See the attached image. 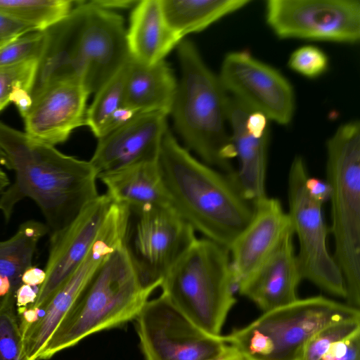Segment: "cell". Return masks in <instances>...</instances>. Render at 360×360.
Wrapping results in <instances>:
<instances>
[{
    "instance_id": "cell-1",
    "label": "cell",
    "mask_w": 360,
    "mask_h": 360,
    "mask_svg": "<svg viewBox=\"0 0 360 360\" xmlns=\"http://www.w3.org/2000/svg\"><path fill=\"white\" fill-rule=\"evenodd\" d=\"M0 164L15 174L14 183L0 198V210L6 221L15 205L30 198L53 233L99 195L98 173L89 161L67 155L1 121Z\"/></svg>"
},
{
    "instance_id": "cell-2",
    "label": "cell",
    "mask_w": 360,
    "mask_h": 360,
    "mask_svg": "<svg viewBox=\"0 0 360 360\" xmlns=\"http://www.w3.org/2000/svg\"><path fill=\"white\" fill-rule=\"evenodd\" d=\"M158 165L171 207L207 239L228 249L251 220L255 203L231 174L195 158L168 129Z\"/></svg>"
},
{
    "instance_id": "cell-3",
    "label": "cell",
    "mask_w": 360,
    "mask_h": 360,
    "mask_svg": "<svg viewBox=\"0 0 360 360\" xmlns=\"http://www.w3.org/2000/svg\"><path fill=\"white\" fill-rule=\"evenodd\" d=\"M46 32L31 97L60 80L75 81L89 94L96 93L130 58L122 16L87 1H75L70 13Z\"/></svg>"
},
{
    "instance_id": "cell-4",
    "label": "cell",
    "mask_w": 360,
    "mask_h": 360,
    "mask_svg": "<svg viewBox=\"0 0 360 360\" xmlns=\"http://www.w3.org/2000/svg\"><path fill=\"white\" fill-rule=\"evenodd\" d=\"M176 48L181 75L169 113L176 129L202 162L234 174L227 130L230 96L192 41L183 39Z\"/></svg>"
},
{
    "instance_id": "cell-5",
    "label": "cell",
    "mask_w": 360,
    "mask_h": 360,
    "mask_svg": "<svg viewBox=\"0 0 360 360\" xmlns=\"http://www.w3.org/2000/svg\"><path fill=\"white\" fill-rule=\"evenodd\" d=\"M154 290L141 283L124 245L103 264L46 342L38 360L134 320Z\"/></svg>"
},
{
    "instance_id": "cell-6",
    "label": "cell",
    "mask_w": 360,
    "mask_h": 360,
    "mask_svg": "<svg viewBox=\"0 0 360 360\" xmlns=\"http://www.w3.org/2000/svg\"><path fill=\"white\" fill-rule=\"evenodd\" d=\"M334 259L342 271L347 304L360 306V124L338 127L326 142Z\"/></svg>"
},
{
    "instance_id": "cell-7",
    "label": "cell",
    "mask_w": 360,
    "mask_h": 360,
    "mask_svg": "<svg viewBox=\"0 0 360 360\" xmlns=\"http://www.w3.org/2000/svg\"><path fill=\"white\" fill-rule=\"evenodd\" d=\"M160 288L162 294L200 329L220 336L236 302L229 250L205 238H197Z\"/></svg>"
},
{
    "instance_id": "cell-8",
    "label": "cell",
    "mask_w": 360,
    "mask_h": 360,
    "mask_svg": "<svg viewBox=\"0 0 360 360\" xmlns=\"http://www.w3.org/2000/svg\"><path fill=\"white\" fill-rule=\"evenodd\" d=\"M354 319H360L359 309L315 296L265 311L223 338L245 360H302L315 333L330 323Z\"/></svg>"
},
{
    "instance_id": "cell-9",
    "label": "cell",
    "mask_w": 360,
    "mask_h": 360,
    "mask_svg": "<svg viewBox=\"0 0 360 360\" xmlns=\"http://www.w3.org/2000/svg\"><path fill=\"white\" fill-rule=\"evenodd\" d=\"M309 176L302 157L294 158L288 176V214L294 236L298 239L297 259L302 279L335 296L346 297L344 278L328 248V228L323 205L308 193Z\"/></svg>"
},
{
    "instance_id": "cell-10",
    "label": "cell",
    "mask_w": 360,
    "mask_h": 360,
    "mask_svg": "<svg viewBox=\"0 0 360 360\" xmlns=\"http://www.w3.org/2000/svg\"><path fill=\"white\" fill-rule=\"evenodd\" d=\"M194 229L171 205L131 212L124 247L142 285L156 290L197 240Z\"/></svg>"
},
{
    "instance_id": "cell-11",
    "label": "cell",
    "mask_w": 360,
    "mask_h": 360,
    "mask_svg": "<svg viewBox=\"0 0 360 360\" xmlns=\"http://www.w3.org/2000/svg\"><path fill=\"white\" fill-rule=\"evenodd\" d=\"M145 360H204L226 345L200 329L165 295L148 300L134 319Z\"/></svg>"
},
{
    "instance_id": "cell-12",
    "label": "cell",
    "mask_w": 360,
    "mask_h": 360,
    "mask_svg": "<svg viewBox=\"0 0 360 360\" xmlns=\"http://www.w3.org/2000/svg\"><path fill=\"white\" fill-rule=\"evenodd\" d=\"M265 20L280 39L355 44L360 38V1L268 0Z\"/></svg>"
},
{
    "instance_id": "cell-13",
    "label": "cell",
    "mask_w": 360,
    "mask_h": 360,
    "mask_svg": "<svg viewBox=\"0 0 360 360\" xmlns=\"http://www.w3.org/2000/svg\"><path fill=\"white\" fill-rule=\"evenodd\" d=\"M128 219L113 210L108 215L87 256L55 293L43 314L32 324L20 326L23 360H38L59 323L103 264L124 244Z\"/></svg>"
},
{
    "instance_id": "cell-14",
    "label": "cell",
    "mask_w": 360,
    "mask_h": 360,
    "mask_svg": "<svg viewBox=\"0 0 360 360\" xmlns=\"http://www.w3.org/2000/svg\"><path fill=\"white\" fill-rule=\"evenodd\" d=\"M218 77L229 95L278 124L288 125L295 110V95L288 79L248 51L224 58Z\"/></svg>"
},
{
    "instance_id": "cell-15",
    "label": "cell",
    "mask_w": 360,
    "mask_h": 360,
    "mask_svg": "<svg viewBox=\"0 0 360 360\" xmlns=\"http://www.w3.org/2000/svg\"><path fill=\"white\" fill-rule=\"evenodd\" d=\"M112 204L106 193L99 195L66 226L51 233L46 279L39 286L35 302L27 307L44 310L91 250Z\"/></svg>"
},
{
    "instance_id": "cell-16",
    "label": "cell",
    "mask_w": 360,
    "mask_h": 360,
    "mask_svg": "<svg viewBox=\"0 0 360 360\" xmlns=\"http://www.w3.org/2000/svg\"><path fill=\"white\" fill-rule=\"evenodd\" d=\"M269 120L230 97L228 124L235 158L236 177L246 199L253 203L266 197Z\"/></svg>"
},
{
    "instance_id": "cell-17",
    "label": "cell",
    "mask_w": 360,
    "mask_h": 360,
    "mask_svg": "<svg viewBox=\"0 0 360 360\" xmlns=\"http://www.w3.org/2000/svg\"><path fill=\"white\" fill-rule=\"evenodd\" d=\"M89 92L72 80L51 82L32 96V103L23 117L25 133L54 146L85 124Z\"/></svg>"
},
{
    "instance_id": "cell-18",
    "label": "cell",
    "mask_w": 360,
    "mask_h": 360,
    "mask_svg": "<svg viewBox=\"0 0 360 360\" xmlns=\"http://www.w3.org/2000/svg\"><path fill=\"white\" fill-rule=\"evenodd\" d=\"M167 115L160 111L141 112L98 139L89 160L98 174L158 159L168 130Z\"/></svg>"
},
{
    "instance_id": "cell-19",
    "label": "cell",
    "mask_w": 360,
    "mask_h": 360,
    "mask_svg": "<svg viewBox=\"0 0 360 360\" xmlns=\"http://www.w3.org/2000/svg\"><path fill=\"white\" fill-rule=\"evenodd\" d=\"M291 229L280 200L267 195L255 202L254 214L229 247L236 290L266 259Z\"/></svg>"
},
{
    "instance_id": "cell-20",
    "label": "cell",
    "mask_w": 360,
    "mask_h": 360,
    "mask_svg": "<svg viewBox=\"0 0 360 360\" xmlns=\"http://www.w3.org/2000/svg\"><path fill=\"white\" fill-rule=\"evenodd\" d=\"M294 237L289 229L266 259L238 288L240 295L252 301L264 312L298 299L297 290L302 278Z\"/></svg>"
},
{
    "instance_id": "cell-21",
    "label": "cell",
    "mask_w": 360,
    "mask_h": 360,
    "mask_svg": "<svg viewBox=\"0 0 360 360\" xmlns=\"http://www.w3.org/2000/svg\"><path fill=\"white\" fill-rule=\"evenodd\" d=\"M183 40L167 24L160 0L139 1L133 8L127 44L130 57L151 65L164 60Z\"/></svg>"
},
{
    "instance_id": "cell-22",
    "label": "cell",
    "mask_w": 360,
    "mask_h": 360,
    "mask_svg": "<svg viewBox=\"0 0 360 360\" xmlns=\"http://www.w3.org/2000/svg\"><path fill=\"white\" fill-rule=\"evenodd\" d=\"M114 203L131 212L159 205H170L162 184L158 158L98 174Z\"/></svg>"
},
{
    "instance_id": "cell-23",
    "label": "cell",
    "mask_w": 360,
    "mask_h": 360,
    "mask_svg": "<svg viewBox=\"0 0 360 360\" xmlns=\"http://www.w3.org/2000/svg\"><path fill=\"white\" fill-rule=\"evenodd\" d=\"M177 89V81L165 60L151 65L131 58L123 105L138 112L160 111L169 115Z\"/></svg>"
},
{
    "instance_id": "cell-24",
    "label": "cell",
    "mask_w": 360,
    "mask_h": 360,
    "mask_svg": "<svg viewBox=\"0 0 360 360\" xmlns=\"http://www.w3.org/2000/svg\"><path fill=\"white\" fill-rule=\"evenodd\" d=\"M166 21L184 39L251 3L250 0H160Z\"/></svg>"
},
{
    "instance_id": "cell-25",
    "label": "cell",
    "mask_w": 360,
    "mask_h": 360,
    "mask_svg": "<svg viewBox=\"0 0 360 360\" xmlns=\"http://www.w3.org/2000/svg\"><path fill=\"white\" fill-rule=\"evenodd\" d=\"M49 231L44 224L29 220L21 224L11 238L0 241V275L8 278L14 293L22 284L23 273L32 266L38 242Z\"/></svg>"
},
{
    "instance_id": "cell-26",
    "label": "cell",
    "mask_w": 360,
    "mask_h": 360,
    "mask_svg": "<svg viewBox=\"0 0 360 360\" xmlns=\"http://www.w3.org/2000/svg\"><path fill=\"white\" fill-rule=\"evenodd\" d=\"M75 5L70 0H0V13L44 31L65 18Z\"/></svg>"
},
{
    "instance_id": "cell-27",
    "label": "cell",
    "mask_w": 360,
    "mask_h": 360,
    "mask_svg": "<svg viewBox=\"0 0 360 360\" xmlns=\"http://www.w3.org/2000/svg\"><path fill=\"white\" fill-rule=\"evenodd\" d=\"M131 63L130 58L95 93L86 109L85 125L98 139L110 116L123 105L126 82Z\"/></svg>"
},
{
    "instance_id": "cell-28",
    "label": "cell",
    "mask_w": 360,
    "mask_h": 360,
    "mask_svg": "<svg viewBox=\"0 0 360 360\" xmlns=\"http://www.w3.org/2000/svg\"><path fill=\"white\" fill-rule=\"evenodd\" d=\"M15 304V293L11 291L0 307V360H23L22 336Z\"/></svg>"
},
{
    "instance_id": "cell-29",
    "label": "cell",
    "mask_w": 360,
    "mask_h": 360,
    "mask_svg": "<svg viewBox=\"0 0 360 360\" xmlns=\"http://www.w3.org/2000/svg\"><path fill=\"white\" fill-rule=\"evenodd\" d=\"M47 41L46 30L33 31L0 47V68L40 60Z\"/></svg>"
},
{
    "instance_id": "cell-30",
    "label": "cell",
    "mask_w": 360,
    "mask_h": 360,
    "mask_svg": "<svg viewBox=\"0 0 360 360\" xmlns=\"http://www.w3.org/2000/svg\"><path fill=\"white\" fill-rule=\"evenodd\" d=\"M360 331V319L330 323L315 333L307 342L302 360H318L338 342Z\"/></svg>"
},
{
    "instance_id": "cell-31",
    "label": "cell",
    "mask_w": 360,
    "mask_h": 360,
    "mask_svg": "<svg viewBox=\"0 0 360 360\" xmlns=\"http://www.w3.org/2000/svg\"><path fill=\"white\" fill-rule=\"evenodd\" d=\"M39 60L0 68V111L10 103L11 94L17 89L32 93Z\"/></svg>"
},
{
    "instance_id": "cell-32",
    "label": "cell",
    "mask_w": 360,
    "mask_h": 360,
    "mask_svg": "<svg viewBox=\"0 0 360 360\" xmlns=\"http://www.w3.org/2000/svg\"><path fill=\"white\" fill-rule=\"evenodd\" d=\"M329 60L320 48L306 45L295 49L288 60V66L294 72L309 79H315L328 68Z\"/></svg>"
},
{
    "instance_id": "cell-33",
    "label": "cell",
    "mask_w": 360,
    "mask_h": 360,
    "mask_svg": "<svg viewBox=\"0 0 360 360\" xmlns=\"http://www.w3.org/2000/svg\"><path fill=\"white\" fill-rule=\"evenodd\" d=\"M318 360H360V331L333 345Z\"/></svg>"
},
{
    "instance_id": "cell-34",
    "label": "cell",
    "mask_w": 360,
    "mask_h": 360,
    "mask_svg": "<svg viewBox=\"0 0 360 360\" xmlns=\"http://www.w3.org/2000/svg\"><path fill=\"white\" fill-rule=\"evenodd\" d=\"M33 31L38 30L29 25L0 13V47Z\"/></svg>"
},
{
    "instance_id": "cell-35",
    "label": "cell",
    "mask_w": 360,
    "mask_h": 360,
    "mask_svg": "<svg viewBox=\"0 0 360 360\" xmlns=\"http://www.w3.org/2000/svg\"><path fill=\"white\" fill-rule=\"evenodd\" d=\"M305 186L309 195L316 201L323 205L330 200L331 188L326 179L308 176Z\"/></svg>"
},
{
    "instance_id": "cell-36",
    "label": "cell",
    "mask_w": 360,
    "mask_h": 360,
    "mask_svg": "<svg viewBox=\"0 0 360 360\" xmlns=\"http://www.w3.org/2000/svg\"><path fill=\"white\" fill-rule=\"evenodd\" d=\"M139 112L122 105L117 109L104 124L98 139L124 124Z\"/></svg>"
},
{
    "instance_id": "cell-37",
    "label": "cell",
    "mask_w": 360,
    "mask_h": 360,
    "mask_svg": "<svg viewBox=\"0 0 360 360\" xmlns=\"http://www.w3.org/2000/svg\"><path fill=\"white\" fill-rule=\"evenodd\" d=\"M39 287L21 284L15 293V304L18 308L33 304L37 297Z\"/></svg>"
},
{
    "instance_id": "cell-38",
    "label": "cell",
    "mask_w": 360,
    "mask_h": 360,
    "mask_svg": "<svg viewBox=\"0 0 360 360\" xmlns=\"http://www.w3.org/2000/svg\"><path fill=\"white\" fill-rule=\"evenodd\" d=\"M11 102L16 105L23 118L32 103L31 94L23 89H17L11 94L10 96V103Z\"/></svg>"
},
{
    "instance_id": "cell-39",
    "label": "cell",
    "mask_w": 360,
    "mask_h": 360,
    "mask_svg": "<svg viewBox=\"0 0 360 360\" xmlns=\"http://www.w3.org/2000/svg\"><path fill=\"white\" fill-rule=\"evenodd\" d=\"M87 1L92 6L110 11L132 8L139 2V1L133 0H94Z\"/></svg>"
},
{
    "instance_id": "cell-40",
    "label": "cell",
    "mask_w": 360,
    "mask_h": 360,
    "mask_svg": "<svg viewBox=\"0 0 360 360\" xmlns=\"http://www.w3.org/2000/svg\"><path fill=\"white\" fill-rule=\"evenodd\" d=\"M46 276L45 271L32 266L25 271L22 276L21 281L22 283L32 287L40 286L44 282Z\"/></svg>"
},
{
    "instance_id": "cell-41",
    "label": "cell",
    "mask_w": 360,
    "mask_h": 360,
    "mask_svg": "<svg viewBox=\"0 0 360 360\" xmlns=\"http://www.w3.org/2000/svg\"><path fill=\"white\" fill-rule=\"evenodd\" d=\"M204 360H245L240 352L232 345L226 342L223 349L217 355Z\"/></svg>"
},
{
    "instance_id": "cell-42",
    "label": "cell",
    "mask_w": 360,
    "mask_h": 360,
    "mask_svg": "<svg viewBox=\"0 0 360 360\" xmlns=\"http://www.w3.org/2000/svg\"><path fill=\"white\" fill-rule=\"evenodd\" d=\"M12 291L11 283L8 278L0 275V297H4Z\"/></svg>"
},
{
    "instance_id": "cell-43",
    "label": "cell",
    "mask_w": 360,
    "mask_h": 360,
    "mask_svg": "<svg viewBox=\"0 0 360 360\" xmlns=\"http://www.w3.org/2000/svg\"><path fill=\"white\" fill-rule=\"evenodd\" d=\"M10 184L7 174L0 167V198L6 189L10 186Z\"/></svg>"
},
{
    "instance_id": "cell-44",
    "label": "cell",
    "mask_w": 360,
    "mask_h": 360,
    "mask_svg": "<svg viewBox=\"0 0 360 360\" xmlns=\"http://www.w3.org/2000/svg\"><path fill=\"white\" fill-rule=\"evenodd\" d=\"M4 297H0V307L2 305V304H3V302H4Z\"/></svg>"
}]
</instances>
